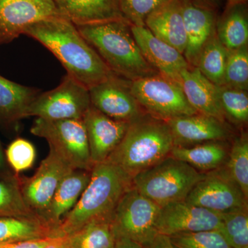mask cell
Wrapping results in <instances>:
<instances>
[{
    "mask_svg": "<svg viewBox=\"0 0 248 248\" xmlns=\"http://www.w3.org/2000/svg\"><path fill=\"white\" fill-rule=\"evenodd\" d=\"M24 35L42 44L61 62L67 75L87 89L114 74L73 23L61 16L28 27Z\"/></svg>",
    "mask_w": 248,
    "mask_h": 248,
    "instance_id": "cell-1",
    "label": "cell"
},
{
    "mask_svg": "<svg viewBox=\"0 0 248 248\" xmlns=\"http://www.w3.org/2000/svg\"><path fill=\"white\" fill-rule=\"evenodd\" d=\"M76 27L116 76L134 81L159 74L145 60L125 19Z\"/></svg>",
    "mask_w": 248,
    "mask_h": 248,
    "instance_id": "cell-2",
    "label": "cell"
},
{
    "mask_svg": "<svg viewBox=\"0 0 248 248\" xmlns=\"http://www.w3.org/2000/svg\"><path fill=\"white\" fill-rule=\"evenodd\" d=\"M132 187V179L108 161L96 164L79 200L62 220L57 237L68 236L94 220L111 218L119 202Z\"/></svg>",
    "mask_w": 248,
    "mask_h": 248,
    "instance_id": "cell-3",
    "label": "cell"
},
{
    "mask_svg": "<svg viewBox=\"0 0 248 248\" xmlns=\"http://www.w3.org/2000/svg\"><path fill=\"white\" fill-rule=\"evenodd\" d=\"M174 146L167 122L145 113L130 122L122 141L107 161L133 179L169 156Z\"/></svg>",
    "mask_w": 248,
    "mask_h": 248,
    "instance_id": "cell-4",
    "label": "cell"
},
{
    "mask_svg": "<svg viewBox=\"0 0 248 248\" xmlns=\"http://www.w3.org/2000/svg\"><path fill=\"white\" fill-rule=\"evenodd\" d=\"M205 174L169 155L150 169L137 174L132 179V186L162 207L172 202L185 201Z\"/></svg>",
    "mask_w": 248,
    "mask_h": 248,
    "instance_id": "cell-5",
    "label": "cell"
},
{
    "mask_svg": "<svg viewBox=\"0 0 248 248\" xmlns=\"http://www.w3.org/2000/svg\"><path fill=\"white\" fill-rule=\"evenodd\" d=\"M31 133L46 140L50 149L73 169L92 170L94 165L83 120L37 118Z\"/></svg>",
    "mask_w": 248,
    "mask_h": 248,
    "instance_id": "cell-6",
    "label": "cell"
},
{
    "mask_svg": "<svg viewBox=\"0 0 248 248\" xmlns=\"http://www.w3.org/2000/svg\"><path fill=\"white\" fill-rule=\"evenodd\" d=\"M130 90L145 113L169 121L176 117L195 115L182 86L160 74L130 81Z\"/></svg>",
    "mask_w": 248,
    "mask_h": 248,
    "instance_id": "cell-7",
    "label": "cell"
},
{
    "mask_svg": "<svg viewBox=\"0 0 248 248\" xmlns=\"http://www.w3.org/2000/svg\"><path fill=\"white\" fill-rule=\"evenodd\" d=\"M91 107L89 89L66 75L53 90L40 93L28 108L26 117L45 120H82Z\"/></svg>",
    "mask_w": 248,
    "mask_h": 248,
    "instance_id": "cell-8",
    "label": "cell"
},
{
    "mask_svg": "<svg viewBox=\"0 0 248 248\" xmlns=\"http://www.w3.org/2000/svg\"><path fill=\"white\" fill-rule=\"evenodd\" d=\"M161 207L133 186L122 196L112 215L117 236L143 246L158 234L156 221Z\"/></svg>",
    "mask_w": 248,
    "mask_h": 248,
    "instance_id": "cell-9",
    "label": "cell"
},
{
    "mask_svg": "<svg viewBox=\"0 0 248 248\" xmlns=\"http://www.w3.org/2000/svg\"><path fill=\"white\" fill-rule=\"evenodd\" d=\"M248 200L223 166L206 172L185 201L210 211L223 214L248 208Z\"/></svg>",
    "mask_w": 248,
    "mask_h": 248,
    "instance_id": "cell-10",
    "label": "cell"
},
{
    "mask_svg": "<svg viewBox=\"0 0 248 248\" xmlns=\"http://www.w3.org/2000/svg\"><path fill=\"white\" fill-rule=\"evenodd\" d=\"M73 170L50 149L32 177H16L23 199L32 213L42 218L60 183Z\"/></svg>",
    "mask_w": 248,
    "mask_h": 248,
    "instance_id": "cell-11",
    "label": "cell"
},
{
    "mask_svg": "<svg viewBox=\"0 0 248 248\" xmlns=\"http://www.w3.org/2000/svg\"><path fill=\"white\" fill-rule=\"evenodd\" d=\"M130 81L113 74L89 89L91 106L117 121L130 122L145 114L134 97Z\"/></svg>",
    "mask_w": 248,
    "mask_h": 248,
    "instance_id": "cell-12",
    "label": "cell"
},
{
    "mask_svg": "<svg viewBox=\"0 0 248 248\" xmlns=\"http://www.w3.org/2000/svg\"><path fill=\"white\" fill-rule=\"evenodd\" d=\"M221 214L197 206L186 201L172 202L160 208L156 221L158 234L170 236L181 233L218 230Z\"/></svg>",
    "mask_w": 248,
    "mask_h": 248,
    "instance_id": "cell-13",
    "label": "cell"
},
{
    "mask_svg": "<svg viewBox=\"0 0 248 248\" xmlns=\"http://www.w3.org/2000/svg\"><path fill=\"white\" fill-rule=\"evenodd\" d=\"M58 16L53 0H0V44L12 42L32 24Z\"/></svg>",
    "mask_w": 248,
    "mask_h": 248,
    "instance_id": "cell-14",
    "label": "cell"
},
{
    "mask_svg": "<svg viewBox=\"0 0 248 248\" xmlns=\"http://www.w3.org/2000/svg\"><path fill=\"white\" fill-rule=\"evenodd\" d=\"M132 32L145 60L161 76L181 84V74L190 67L179 50L155 37L146 27L131 25Z\"/></svg>",
    "mask_w": 248,
    "mask_h": 248,
    "instance_id": "cell-15",
    "label": "cell"
},
{
    "mask_svg": "<svg viewBox=\"0 0 248 248\" xmlns=\"http://www.w3.org/2000/svg\"><path fill=\"white\" fill-rule=\"evenodd\" d=\"M82 120L91 161L93 165L104 162L122 141L130 123L112 120L92 106Z\"/></svg>",
    "mask_w": 248,
    "mask_h": 248,
    "instance_id": "cell-16",
    "label": "cell"
},
{
    "mask_svg": "<svg viewBox=\"0 0 248 248\" xmlns=\"http://www.w3.org/2000/svg\"><path fill=\"white\" fill-rule=\"evenodd\" d=\"M176 146H190L209 141H228L232 131L226 122L197 113L167 121Z\"/></svg>",
    "mask_w": 248,
    "mask_h": 248,
    "instance_id": "cell-17",
    "label": "cell"
},
{
    "mask_svg": "<svg viewBox=\"0 0 248 248\" xmlns=\"http://www.w3.org/2000/svg\"><path fill=\"white\" fill-rule=\"evenodd\" d=\"M186 46L184 56L190 66H195L202 49L216 32L217 11L182 0Z\"/></svg>",
    "mask_w": 248,
    "mask_h": 248,
    "instance_id": "cell-18",
    "label": "cell"
},
{
    "mask_svg": "<svg viewBox=\"0 0 248 248\" xmlns=\"http://www.w3.org/2000/svg\"><path fill=\"white\" fill-rule=\"evenodd\" d=\"M181 84L186 99L198 113L226 122L222 110L218 86L209 81L199 71L190 66L181 74Z\"/></svg>",
    "mask_w": 248,
    "mask_h": 248,
    "instance_id": "cell-19",
    "label": "cell"
},
{
    "mask_svg": "<svg viewBox=\"0 0 248 248\" xmlns=\"http://www.w3.org/2000/svg\"><path fill=\"white\" fill-rule=\"evenodd\" d=\"M61 17L76 26L124 19L120 0H53Z\"/></svg>",
    "mask_w": 248,
    "mask_h": 248,
    "instance_id": "cell-20",
    "label": "cell"
},
{
    "mask_svg": "<svg viewBox=\"0 0 248 248\" xmlns=\"http://www.w3.org/2000/svg\"><path fill=\"white\" fill-rule=\"evenodd\" d=\"M91 170H73L67 174L55 191L42 218L55 231L67 214L74 208L91 179Z\"/></svg>",
    "mask_w": 248,
    "mask_h": 248,
    "instance_id": "cell-21",
    "label": "cell"
},
{
    "mask_svg": "<svg viewBox=\"0 0 248 248\" xmlns=\"http://www.w3.org/2000/svg\"><path fill=\"white\" fill-rule=\"evenodd\" d=\"M182 4V0H170L162 5L147 17L145 27L155 37L184 55L186 35Z\"/></svg>",
    "mask_w": 248,
    "mask_h": 248,
    "instance_id": "cell-22",
    "label": "cell"
},
{
    "mask_svg": "<svg viewBox=\"0 0 248 248\" xmlns=\"http://www.w3.org/2000/svg\"><path fill=\"white\" fill-rule=\"evenodd\" d=\"M228 141H209L190 146L173 147L170 156L206 173L223 167L229 155Z\"/></svg>",
    "mask_w": 248,
    "mask_h": 248,
    "instance_id": "cell-23",
    "label": "cell"
},
{
    "mask_svg": "<svg viewBox=\"0 0 248 248\" xmlns=\"http://www.w3.org/2000/svg\"><path fill=\"white\" fill-rule=\"evenodd\" d=\"M40 91L0 76V120L14 123L26 117L28 108Z\"/></svg>",
    "mask_w": 248,
    "mask_h": 248,
    "instance_id": "cell-24",
    "label": "cell"
},
{
    "mask_svg": "<svg viewBox=\"0 0 248 248\" xmlns=\"http://www.w3.org/2000/svg\"><path fill=\"white\" fill-rule=\"evenodd\" d=\"M48 237L55 232L40 217H0V245Z\"/></svg>",
    "mask_w": 248,
    "mask_h": 248,
    "instance_id": "cell-25",
    "label": "cell"
},
{
    "mask_svg": "<svg viewBox=\"0 0 248 248\" xmlns=\"http://www.w3.org/2000/svg\"><path fill=\"white\" fill-rule=\"evenodd\" d=\"M217 35L228 50L248 46L247 4L226 8L224 14L217 19Z\"/></svg>",
    "mask_w": 248,
    "mask_h": 248,
    "instance_id": "cell-26",
    "label": "cell"
},
{
    "mask_svg": "<svg viewBox=\"0 0 248 248\" xmlns=\"http://www.w3.org/2000/svg\"><path fill=\"white\" fill-rule=\"evenodd\" d=\"M63 237L69 248H115L117 239L112 217L89 222Z\"/></svg>",
    "mask_w": 248,
    "mask_h": 248,
    "instance_id": "cell-27",
    "label": "cell"
},
{
    "mask_svg": "<svg viewBox=\"0 0 248 248\" xmlns=\"http://www.w3.org/2000/svg\"><path fill=\"white\" fill-rule=\"evenodd\" d=\"M228 55V49L222 45L215 32L202 49L195 67L214 84L223 86Z\"/></svg>",
    "mask_w": 248,
    "mask_h": 248,
    "instance_id": "cell-28",
    "label": "cell"
},
{
    "mask_svg": "<svg viewBox=\"0 0 248 248\" xmlns=\"http://www.w3.org/2000/svg\"><path fill=\"white\" fill-rule=\"evenodd\" d=\"M227 172L233 182L242 191L248 200V139L242 133L233 141L224 165Z\"/></svg>",
    "mask_w": 248,
    "mask_h": 248,
    "instance_id": "cell-29",
    "label": "cell"
},
{
    "mask_svg": "<svg viewBox=\"0 0 248 248\" xmlns=\"http://www.w3.org/2000/svg\"><path fill=\"white\" fill-rule=\"evenodd\" d=\"M232 248H248V208L221 214L218 230Z\"/></svg>",
    "mask_w": 248,
    "mask_h": 248,
    "instance_id": "cell-30",
    "label": "cell"
},
{
    "mask_svg": "<svg viewBox=\"0 0 248 248\" xmlns=\"http://www.w3.org/2000/svg\"><path fill=\"white\" fill-rule=\"evenodd\" d=\"M218 96L225 117L236 125H245L248 122V91L218 86Z\"/></svg>",
    "mask_w": 248,
    "mask_h": 248,
    "instance_id": "cell-31",
    "label": "cell"
},
{
    "mask_svg": "<svg viewBox=\"0 0 248 248\" xmlns=\"http://www.w3.org/2000/svg\"><path fill=\"white\" fill-rule=\"evenodd\" d=\"M31 216L37 215L24 202L16 178L12 181L0 180V217Z\"/></svg>",
    "mask_w": 248,
    "mask_h": 248,
    "instance_id": "cell-32",
    "label": "cell"
},
{
    "mask_svg": "<svg viewBox=\"0 0 248 248\" xmlns=\"http://www.w3.org/2000/svg\"><path fill=\"white\" fill-rule=\"evenodd\" d=\"M223 86L248 91V46L228 50Z\"/></svg>",
    "mask_w": 248,
    "mask_h": 248,
    "instance_id": "cell-33",
    "label": "cell"
},
{
    "mask_svg": "<svg viewBox=\"0 0 248 248\" xmlns=\"http://www.w3.org/2000/svg\"><path fill=\"white\" fill-rule=\"evenodd\" d=\"M174 248H232L218 230L169 236Z\"/></svg>",
    "mask_w": 248,
    "mask_h": 248,
    "instance_id": "cell-34",
    "label": "cell"
},
{
    "mask_svg": "<svg viewBox=\"0 0 248 248\" xmlns=\"http://www.w3.org/2000/svg\"><path fill=\"white\" fill-rule=\"evenodd\" d=\"M170 0H120L125 20L135 27H145L147 17Z\"/></svg>",
    "mask_w": 248,
    "mask_h": 248,
    "instance_id": "cell-35",
    "label": "cell"
},
{
    "mask_svg": "<svg viewBox=\"0 0 248 248\" xmlns=\"http://www.w3.org/2000/svg\"><path fill=\"white\" fill-rule=\"evenodd\" d=\"M6 156L10 166L18 174L32 167L35 161V148L28 140L17 138L8 146Z\"/></svg>",
    "mask_w": 248,
    "mask_h": 248,
    "instance_id": "cell-36",
    "label": "cell"
},
{
    "mask_svg": "<svg viewBox=\"0 0 248 248\" xmlns=\"http://www.w3.org/2000/svg\"><path fill=\"white\" fill-rule=\"evenodd\" d=\"M54 237L24 240L0 245V248H45Z\"/></svg>",
    "mask_w": 248,
    "mask_h": 248,
    "instance_id": "cell-37",
    "label": "cell"
},
{
    "mask_svg": "<svg viewBox=\"0 0 248 248\" xmlns=\"http://www.w3.org/2000/svg\"><path fill=\"white\" fill-rule=\"evenodd\" d=\"M143 248H174L169 236L156 234L154 237L142 246Z\"/></svg>",
    "mask_w": 248,
    "mask_h": 248,
    "instance_id": "cell-38",
    "label": "cell"
},
{
    "mask_svg": "<svg viewBox=\"0 0 248 248\" xmlns=\"http://www.w3.org/2000/svg\"><path fill=\"white\" fill-rule=\"evenodd\" d=\"M191 4L205 9L213 10L217 11L221 4V0H186Z\"/></svg>",
    "mask_w": 248,
    "mask_h": 248,
    "instance_id": "cell-39",
    "label": "cell"
},
{
    "mask_svg": "<svg viewBox=\"0 0 248 248\" xmlns=\"http://www.w3.org/2000/svg\"><path fill=\"white\" fill-rule=\"evenodd\" d=\"M115 248H143L138 243L128 238L117 236Z\"/></svg>",
    "mask_w": 248,
    "mask_h": 248,
    "instance_id": "cell-40",
    "label": "cell"
},
{
    "mask_svg": "<svg viewBox=\"0 0 248 248\" xmlns=\"http://www.w3.org/2000/svg\"><path fill=\"white\" fill-rule=\"evenodd\" d=\"M45 248H69L63 236L54 237Z\"/></svg>",
    "mask_w": 248,
    "mask_h": 248,
    "instance_id": "cell-41",
    "label": "cell"
},
{
    "mask_svg": "<svg viewBox=\"0 0 248 248\" xmlns=\"http://www.w3.org/2000/svg\"><path fill=\"white\" fill-rule=\"evenodd\" d=\"M248 0H227L226 8L232 7L237 5L246 4Z\"/></svg>",
    "mask_w": 248,
    "mask_h": 248,
    "instance_id": "cell-42",
    "label": "cell"
},
{
    "mask_svg": "<svg viewBox=\"0 0 248 248\" xmlns=\"http://www.w3.org/2000/svg\"><path fill=\"white\" fill-rule=\"evenodd\" d=\"M4 155H3L2 151H1V148H0V169L4 166Z\"/></svg>",
    "mask_w": 248,
    "mask_h": 248,
    "instance_id": "cell-43",
    "label": "cell"
}]
</instances>
